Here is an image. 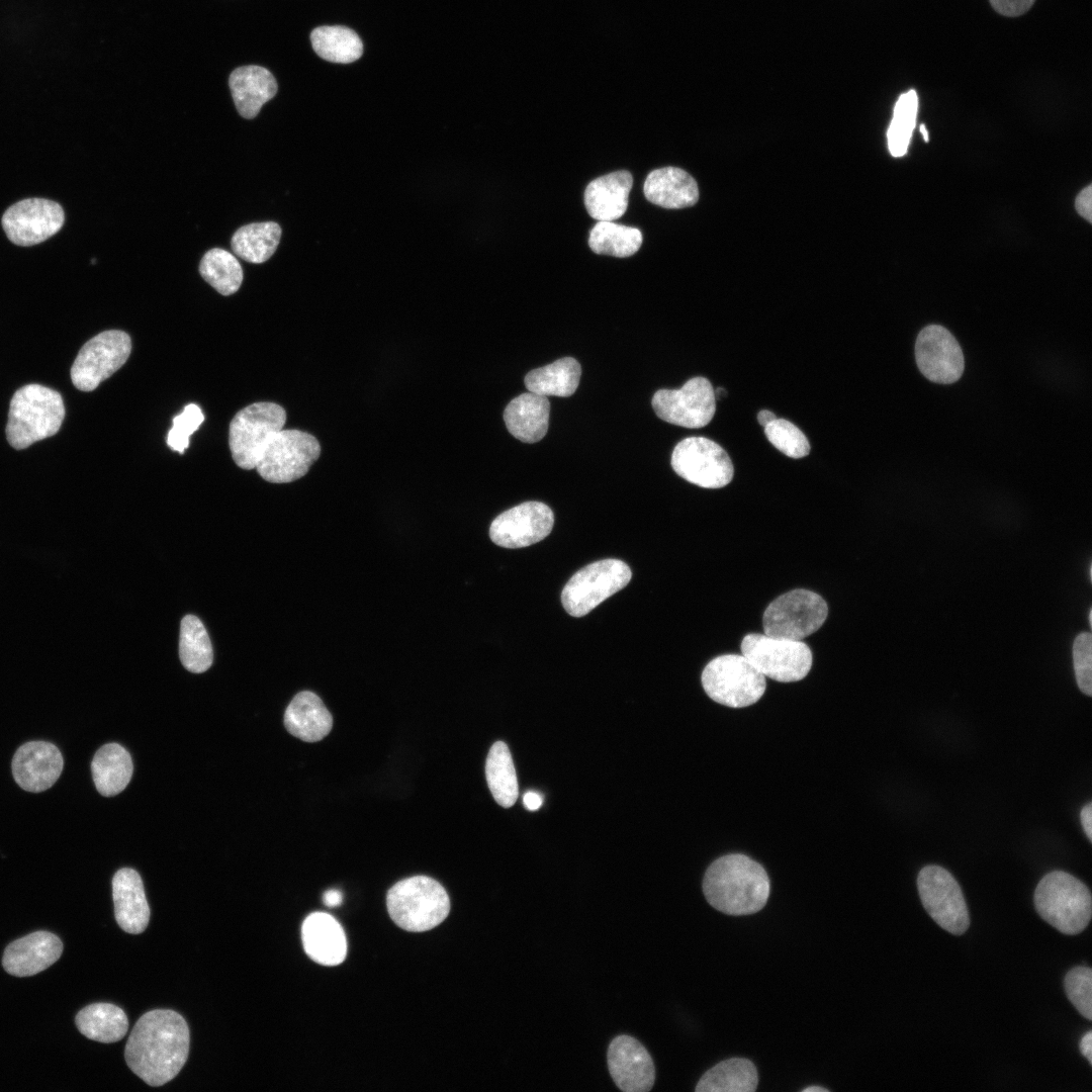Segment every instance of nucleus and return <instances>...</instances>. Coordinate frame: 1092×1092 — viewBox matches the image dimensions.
I'll list each match as a JSON object with an SVG mask.
<instances>
[{"mask_svg": "<svg viewBox=\"0 0 1092 1092\" xmlns=\"http://www.w3.org/2000/svg\"><path fill=\"white\" fill-rule=\"evenodd\" d=\"M324 902L329 907H336L342 903V893L338 890H329L324 894Z\"/></svg>", "mask_w": 1092, "mask_h": 1092, "instance_id": "8fccbe9b", "label": "nucleus"}, {"mask_svg": "<svg viewBox=\"0 0 1092 1092\" xmlns=\"http://www.w3.org/2000/svg\"><path fill=\"white\" fill-rule=\"evenodd\" d=\"M79 1031L100 1042L120 1040L128 1029L124 1011L110 1003H94L78 1012L75 1019Z\"/></svg>", "mask_w": 1092, "mask_h": 1092, "instance_id": "2f4dec72", "label": "nucleus"}, {"mask_svg": "<svg viewBox=\"0 0 1092 1092\" xmlns=\"http://www.w3.org/2000/svg\"><path fill=\"white\" fill-rule=\"evenodd\" d=\"M993 9L1001 15L1016 17L1027 12L1035 0H989Z\"/></svg>", "mask_w": 1092, "mask_h": 1092, "instance_id": "c03bdc74", "label": "nucleus"}, {"mask_svg": "<svg viewBox=\"0 0 1092 1092\" xmlns=\"http://www.w3.org/2000/svg\"><path fill=\"white\" fill-rule=\"evenodd\" d=\"M130 351L131 340L125 332L96 335L83 345L71 367L73 384L82 391L94 390L126 362Z\"/></svg>", "mask_w": 1092, "mask_h": 1092, "instance_id": "ddd939ff", "label": "nucleus"}, {"mask_svg": "<svg viewBox=\"0 0 1092 1092\" xmlns=\"http://www.w3.org/2000/svg\"><path fill=\"white\" fill-rule=\"evenodd\" d=\"M828 607L818 594L797 588L775 599L762 616L764 634L775 638L802 640L825 622Z\"/></svg>", "mask_w": 1092, "mask_h": 1092, "instance_id": "6e6552de", "label": "nucleus"}, {"mask_svg": "<svg viewBox=\"0 0 1092 1092\" xmlns=\"http://www.w3.org/2000/svg\"><path fill=\"white\" fill-rule=\"evenodd\" d=\"M63 765V756L57 746L47 741H30L16 750L12 774L23 790L37 793L57 782Z\"/></svg>", "mask_w": 1092, "mask_h": 1092, "instance_id": "aec40b11", "label": "nucleus"}, {"mask_svg": "<svg viewBox=\"0 0 1092 1092\" xmlns=\"http://www.w3.org/2000/svg\"><path fill=\"white\" fill-rule=\"evenodd\" d=\"M550 403L547 396L526 392L510 401L504 412L508 431L518 440L535 443L548 431Z\"/></svg>", "mask_w": 1092, "mask_h": 1092, "instance_id": "cd10ccee", "label": "nucleus"}, {"mask_svg": "<svg viewBox=\"0 0 1092 1092\" xmlns=\"http://www.w3.org/2000/svg\"><path fill=\"white\" fill-rule=\"evenodd\" d=\"M91 771L97 791L105 797L121 793L128 785L133 764L129 752L117 743H107L95 753Z\"/></svg>", "mask_w": 1092, "mask_h": 1092, "instance_id": "c85d7f7f", "label": "nucleus"}, {"mask_svg": "<svg viewBox=\"0 0 1092 1092\" xmlns=\"http://www.w3.org/2000/svg\"><path fill=\"white\" fill-rule=\"evenodd\" d=\"M581 367L572 357H564L553 363L531 370L525 377L529 391L544 396L567 397L579 384Z\"/></svg>", "mask_w": 1092, "mask_h": 1092, "instance_id": "7c9ffc66", "label": "nucleus"}, {"mask_svg": "<svg viewBox=\"0 0 1092 1092\" xmlns=\"http://www.w3.org/2000/svg\"><path fill=\"white\" fill-rule=\"evenodd\" d=\"M65 418L61 394L40 384H27L13 394L6 438L17 450L57 434Z\"/></svg>", "mask_w": 1092, "mask_h": 1092, "instance_id": "7ed1b4c3", "label": "nucleus"}, {"mask_svg": "<svg viewBox=\"0 0 1092 1092\" xmlns=\"http://www.w3.org/2000/svg\"><path fill=\"white\" fill-rule=\"evenodd\" d=\"M229 86L238 112L247 119L256 117L278 90L272 73L257 65L235 69L229 77Z\"/></svg>", "mask_w": 1092, "mask_h": 1092, "instance_id": "b1692460", "label": "nucleus"}, {"mask_svg": "<svg viewBox=\"0 0 1092 1092\" xmlns=\"http://www.w3.org/2000/svg\"><path fill=\"white\" fill-rule=\"evenodd\" d=\"M112 897L115 919L120 928L131 934L146 930L151 912L142 878L136 871L123 868L115 873Z\"/></svg>", "mask_w": 1092, "mask_h": 1092, "instance_id": "4be33fe9", "label": "nucleus"}, {"mask_svg": "<svg viewBox=\"0 0 1092 1092\" xmlns=\"http://www.w3.org/2000/svg\"><path fill=\"white\" fill-rule=\"evenodd\" d=\"M915 359L922 375L938 384L958 381L965 369L960 344L940 325H929L919 332L915 342Z\"/></svg>", "mask_w": 1092, "mask_h": 1092, "instance_id": "f3484780", "label": "nucleus"}, {"mask_svg": "<svg viewBox=\"0 0 1092 1092\" xmlns=\"http://www.w3.org/2000/svg\"><path fill=\"white\" fill-rule=\"evenodd\" d=\"M675 473L704 488H720L731 482L734 467L727 452L705 437L681 440L671 454Z\"/></svg>", "mask_w": 1092, "mask_h": 1092, "instance_id": "4468645a", "label": "nucleus"}, {"mask_svg": "<svg viewBox=\"0 0 1092 1092\" xmlns=\"http://www.w3.org/2000/svg\"><path fill=\"white\" fill-rule=\"evenodd\" d=\"M1034 905L1044 921L1067 935L1082 932L1091 919L1090 890L1064 871L1051 872L1038 882Z\"/></svg>", "mask_w": 1092, "mask_h": 1092, "instance_id": "20e7f679", "label": "nucleus"}, {"mask_svg": "<svg viewBox=\"0 0 1092 1092\" xmlns=\"http://www.w3.org/2000/svg\"><path fill=\"white\" fill-rule=\"evenodd\" d=\"M1079 1049H1080L1081 1054L1088 1060L1089 1064L1092 1065V1031L1091 1030L1087 1031L1082 1036V1038H1081V1040L1079 1042Z\"/></svg>", "mask_w": 1092, "mask_h": 1092, "instance_id": "09e8293b", "label": "nucleus"}, {"mask_svg": "<svg viewBox=\"0 0 1092 1092\" xmlns=\"http://www.w3.org/2000/svg\"><path fill=\"white\" fill-rule=\"evenodd\" d=\"M179 657L183 666L193 673H202L212 664L211 642L204 625L196 616L186 615L181 621Z\"/></svg>", "mask_w": 1092, "mask_h": 1092, "instance_id": "c9c22d12", "label": "nucleus"}, {"mask_svg": "<svg viewBox=\"0 0 1092 1092\" xmlns=\"http://www.w3.org/2000/svg\"><path fill=\"white\" fill-rule=\"evenodd\" d=\"M918 109V96L914 89L900 95L888 130V145L894 157L903 156L908 149Z\"/></svg>", "mask_w": 1092, "mask_h": 1092, "instance_id": "58836bf2", "label": "nucleus"}, {"mask_svg": "<svg viewBox=\"0 0 1092 1092\" xmlns=\"http://www.w3.org/2000/svg\"><path fill=\"white\" fill-rule=\"evenodd\" d=\"M1092 637L1089 632L1079 634L1073 644L1074 669L1078 687L1087 696L1092 695Z\"/></svg>", "mask_w": 1092, "mask_h": 1092, "instance_id": "37998d69", "label": "nucleus"}, {"mask_svg": "<svg viewBox=\"0 0 1092 1092\" xmlns=\"http://www.w3.org/2000/svg\"><path fill=\"white\" fill-rule=\"evenodd\" d=\"M917 889L924 909L941 928L953 935L967 931L969 910L959 883L948 871L925 866L918 874Z\"/></svg>", "mask_w": 1092, "mask_h": 1092, "instance_id": "f8f14e48", "label": "nucleus"}, {"mask_svg": "<svg viewBox=\"0 0 1092 1092\" xmlns=\"http://www.w3.org/2000/svg\"><path fill=\"white\" fill-rule=\"evenodd\" d=\"M642 239L636 228L602 220L590 230L588 245L596 254L625 258L640 249Z\"/></svg>", "mask_w": 1092, "mask_h": 1092, "instance_id": "e433bc0d", "label": "nucleus"}, {"mask_svg": "<svg viewBox=\"0 0 1092 1092\" xmlns=\"http://www.w3.org/2000/svg\"><path fill=\"white\" fill-rule=\"evenodd\" d=\"M651 403L659 419L688 429L707 426L716 411L715 391L704 377L691 378L679 389H659Z\"/></svg>", "mask_w": 1092, "mask_h": 1092, "instance_id": "2eb2a0df", "label": "nucleus"}, {"mask_svg": "<svg viewBox=\"0 0 1092 1092\" xmlns=\"http://www.w3.org/2000/svg\"><path fill=\"white\" fill-rule=\"evenodd\" d=\"M764 434L779 451L791 458H802L810 452V444L804 433L785 419H776L767 424Z\"/></svg>", "mask_w": 1092, "mask_h": 1092, "instance_id": "ea45409f", "label": "nucleus"}, {"mask_svg": "<svg viewBox=\"0 0 1092 1092\" xmlns=\"http://www.w3.org/2000/svg\"><path fill=\"white\" fill-rule=\"evenodd\" d=\"M920 132H921V133L923 134V139H924V141H925V142H928V133H927V130H926V128H925V125H924V124H921V125H920Z\"/></svg>", "mask_w": 1092, "mask_h": 1092, "instance_id": "864d4df0", "label": "nucleus"}, {"mask_svg": "<svg viewBox=\"0 0 1092 1092\" xmlns=\"http://www.w3.org/2000/svg\"><path fill=\"white\" fill-rule=\"evenodd\" d=\"M204 420L201 408L190 403L183 412L173 419V426L167 437V444L173 450L183 453L189 446L190 436L199 428Z\"/></svg>", "mask_w": 1092, "mask_h": 1092, "instance_id": "79ce46f5", "label": "nucleus"}, {"mask_svg": "<svg viewBox=\"0 0 1092 1092\" xmlns=\"http://www.w3.org/2000/svg\"><path fill=\"white\" fill-rule=\"evenodd\" d=\"M742 654L764 676L780 682L803 679L812 666V652L802 640L750 633L741 642Z\"/></svg>", "mask_w": 1092, "mask_h": 1092, "instance_id": "1a4fd4ad", "label": "nucleus"}, {"mask_svg": "<svg viewBox=\"0 0 1092 1092\" xmlns=\"http://www.w3.org/2000/svg\"><path fill=\"white\" fill-rule=\"evenodd\" d=\"M280 238L281 228L278 223L254 222L241 226L232 237L231 246L241 259L260 264L275 253Z\"/></svg>", "mask_w": 1092, "mask_h": 1092, "instance_id": "72a5a7b5", "label": "nucleus"}, {"mask_svg": "<svg viewBox=\"0 0 1092 1092\" xmlns=\"http://www.w3.org/2000/svg\"><path fill=\"white\" fill-rule=\"evenodd\" d=\"M644 195L651 203L664 208H685L696 204L699 189L685 170L665 167L650 172L644 182Z\"/></svg>", "mask_w": 1092, "mask_h": 1092, "instance_id": "bb28decb", "label": "nucleus"}, {"mask_svg": "<svg viewBox=\"0 0 1092 1092\" xmlns=\"http://www.w3.org/2000/svg\"><path fill=\"white\" fill-rule=\"evenodd\" d=\"M62 951L63 943L57 935L48 931H35L8 944L2 965L10 975L33 976L56 963Z\"/></svg>", "mask_w": 1092, "mask_h": 1092, "instance_id": "412c9836", "label": "nucleus"}, {"mask_svg": "<svg viewBox=\"0 0 1092 1092\" xmlns=\"http://www.w3.org/2000/svg\"><path fill=\"white\" fill-rule=\"evenodd\" d=\"M758 1084L757 1070L747 1059L724 1060L709 1069L699 1080L697 1092H754Z\"/></svg>", "mask_w": 1092, "mask_h": 1092, "instance_id": "c756f323", "label": "nucleus"}, {"mask_svg": "<svg viewBox=\"0 0 1092 1092\" xmlns=\"http://www.w3.org/2000/svg\"><path fill=\"white\" fill-rule=\"evenodd\" d=\"M189 1029L177 1012L157 1009L145 1013L132 1028L124 1057L129 1069L151 1086L172 1080L186 1063Z\"/></svg>", "mask_w": 1092, "mask_h": 1092, "instance_id": "f257e3e1", "label": "nucleus"}, {"mask_svg": "<svg viewBox=\"0 0 1092 1092\" xmlns=\"http://www.w3.org/2000/svg\"><path fill=\"white\" fill-rule=\"evenodd\" d=\"M202 278L222 295L238 291L243 281V269L229 251L214 248L207 251L199 264Z\"/></svg>", "mask_w": 1092, "mask_h": 1092, "instance_id": "4c0bfd02", "label": "nucleus"}, {"mask_svg": "<svg viewBox=\"0 0 1092 1092\" xmlns=\"http://www.w3.org/2000/svg\"><path fill=\"white\" fill-rule=\"evenodd\" d=\"M287 731L305 742H316L332 730L333 717L321 698L310 691L294 696L284 714Z\"/></svg>", "mask_w": 1092, "mask_h": 1092, "instance_id": "a878e982", "label": "nucleus"}, {"mask_svg": "<svg viewBox=\"0 0 1092 1092\" xmlns=\"http://www.w3.org/2000/svg\"><path fill=\"white\" fill-rule=\"evenodd\" d=\"M802 1091L803 1092H813V1091H817V1092L818 1091H823V1092L825 1091V1092H827L828 1090L826 1088H824V1087H821V1086H810V1087H806Z\"/></svg>", "mask_w": 1092, "mask_h": 1092, "instance_id": "603ef678", "label": "nucleus"}, {"mask_svg": "<svg viewBox=\"0 0 1092 1092\" xmlns=\"http://www.w3.org/2000/svg\"><path fill=\"white\" fill-rule=\"evenodd\" d=\"M301 938L305 952L317 964L337 966L346 958L345 932L330 914L315 912L307 916L302 923Z\"/></svg>", "mask_w": 1092, "mask_h": 1092, "instance_id": "5701e85b", "label": "nucleus"}, {"mask_svg": "<svg viewBox=\"0 0 1092 1092\" xmlns=\"http://www.w3.org/2000/svg\"><path fill=\"white\" fill-rule=\"evenodd\" d=\"M554 524L552 510L541 502H526L505 511L490 525L491 541L505 548H522L547 537Z\"/></svg>", "mask_w": 1092, "mask_h": 1092, "instance_id": "a211bd4d", "label": "nucleus"}, {"mask_svg": "<svg viewBox=\"0 0 1092 1092\" xmlns=\"http://www.w3.org/2000/svg\"><path fill=\"white\" fill-rule=\"evenodd\" d=\"M523 802L528 810L536 811L541 807L543 803V798L537 792L529 791L525 793L523 797Z\"/></svg>", "mask_w": 1092, "mask_h": 1092, "instance_id": "de8ad7c7", "label": "nucleus"}, {"mask_svg": "<svg viewBox=\"0 0 1092 1092\" xmlns=\"http://www.w3.org/2000/svg\"><path fill=\"white\" fill-rule=\"evenodd\" d=\"M610 1075L625 1092L649 1091L655 1080L653 1061L644 1045L630 1035L615 1037L607 1054Z\"/></svg>", "mask_w": 1092, "mask_h": 1092, "instance_id": "6ab92c4d", "label": "nucleus"}, {"mask_svg": "<svg viewBox=\"0 0 1092 1092\" xmlns=\"http://www.w3.org/2000/svg\"><path fill=\"white\" fill-rule=\"evenodd\" d=\"M769 892V879L764 868L741 853L715 859L703 879L707 902L716 910L733 916L760 911Z\"/></svg>", "mask_w": 1092, "mask_h": 1092, "instance_id": "f03ea898", "label": "nucleus"}, {"mask_svg": "<svg viewBox=\"0 0 1092 1092\" xmlns=\"http://www.w3.org/2000/svg\"><path fill=\"white\" fill-rule=\"evenodd\" d=\"M1091 188H1092L1091 185L1084 188L1079 193V195H1078V197L1076 199V203H1075L1076 210L1078 211V213L1081 216H1083L1084 218H1086L1088 221H1091V217H1092V215H1091V212H1092Z\"/></svg>", "mask_w": 1092, "mask_h": 1092, "instance_id": "a18cd8bd", "label": "nucleus"}, {"mask_svg": "<svg viewBox=\"0 0 1092 1092\" xmlns=\"http://www.w3.org/2000/svg\"><path fill=\"white\" fill-rule=\"evenodd\" d=\"M286 413L274 402H255L236 414L230 424L229 444L235 463L254 469L259 455L276 432L283 429Z\"/></svg>", "mask_w": 1092, "mask_h": 1092, "instance_id": "9b49d317", "label": "nucleus"}, {"mask_svg": "<svg viewBox=\"0 0 1092 1092\" xmlns=\"http://www.w3.org/2000/svg\"><path fill=\"white\" fill-rule=\"evenodd\" d=\"M701 679L709 698L730 708L756 703L766 688L765 676L743 654L715 657L703 669Z\"/></svg>", "mask_w": 1092, "mask_h": 1092, "instance_id": "423d86ee", "label": "nucleus"}, {"mask_svg": "<svg viewBox=\"0 0 1092 1092\" xmlns=\"http://www.w3.org/2000/svg\"><path fill=\"white\" fill-rule=\"evenodd\" d=\"M320 454L321 445L312 435L281 429L263 447L255 469L269 482L287 483L305 475Z\"/></svg>", "mask_w": 1092, "mask_h": 1092, "instance_id": "0eeeda50", "label": "nucleus"}, {"mask_svg": "<svg viewBox=\"0 0 1092 1092\" xmlns=\"http://www.w3.org/2000/svg\"><path fill=\"white\" fill-rule=\"evenodd\" d=\"M485 777L495 802L504 808L512 807L518 799L519 788L513 758L505 742L496 741L491 745Z\"/></svg>", "mask_w": 1092, "mask_h": 1092, "instance_id": "f704fd0d", "label": "nucleus"}, {"mask_svg": "<svg viewBox=\"0 0 1092 1092\" xmlns=\"http://www.w3.org/2000/svg\"><path fill=\"white\" fill-rule=\"evenodd\" d=\"M633 184L630 172L621 170L593 180L584 190V205L588 214L599 221H613L628 207Z\"/></svg>", "mask_w": 1092, "mask_h": 1092, "instance_id": "393cba45", "label": "nucleus"}, {"mask_svg": "<svg viewBox=\"0 0 1092 1092\" xmlns=\"http://www.w3.org/2000/svg\"><path fill=\"white\" fill-rule=\"evenodd\" d=\"M776 419H777L776 415H775L774 413L769 412V411H766V410L760 411V412L758 413V415H757V420H758V423H759V424H760V425H761V426H762L763 428H764V427H765V426H766L767 424H769L770 422H772V421H774V420H776Z\"/></svg>", "mask_w": 1092, "mask_h": 1092, "instance_id": "3c124183", "label": "nucleus"}, {"mask_svg": "<svg viewBox=\"0 0 1092 1092\" xmlns=\"http://www.w3.org/2000/svg\"><path fill=\"white\" fill-rule=\"evenodd\" d=\"M1064 987L1068 999L1078 1012L1088 1020L1092 1019V970L1078 966L1065 976Z\"/></svg>", "mask_w": 1092, "mask_h": 1092, "instance_id": "a19ab883", "label": "nucleus"}, {"mask_svg": "<svg viewBox=\"0 0 1092 1092\" xmlns=\"http://www.w3.org/2000/svg\"><path fill=\"white\" fill-rule=\"evenodd\" d=\"M631 577V569L622 560L593 562L567 581L561 593L562 606L569 615L582 617L625 587Z\"/></svg>", "mask_w": 1092, "mask_h": 1092, "instance_id": "9d476101", "label": "nucleus"}, {"mask_svg": "<svg viewBox=\"0 0 1092 1092\" xmlns=\"http://www.w3.org/2000/svg\"><path fill=\"white\" fill-rule=\"evenodd\" d=\"M314 53L325 61L350 64L363 54V42L351 28L343 25H323L309 35Z\"/></svg>", "mask_w": 1092, "mask_h": 1092, "instance_id": "473e14b6", "label": "nucleus"}, {"mask_svg": "<svg viewBox=\"0 0 1092 1092\" xmlns=\"http://www.w3.org/2000/svg\"><path fill=\"white\" fill-rule=\"evenodd\" d=\"M1088 618H1089L1090 625H1092V612H1091V610L1089 612V617Z\"/></svg>", "mask_w": 1092, "mask_h": 1092, "instance_id": "5fc2aeb1", "label": "nucleus"}, {"mask_svg": "<svg viewBox=\"0 0 1092 1092\" xmlns=\"http://www.w3.org/2000/svg\"><path fill=\"white\" fill-rule=\"evenodd\" d=\"M64 221L63 207L44 198L20 200L8 207L1 219L7 238L22 247L33 246L53 237L62 229Z\"/></svg>", "mask_w": 1092, "mask_h": 1092, "instance_id": "dca6fc26", "label": "nucleus"}, {"mask_svg": "<svg viewBox=\"0 0 1092 1092\" xmlns=\"http://www.w3.org/2000/svg\"><path fill=\"white\" fill-rule=\"evenodd\" d=\"M1080 821H1081V824H1082V827H1083V830H1084L1086 836L1091 841L1092 840V803L1091 802L1087 803L1081 809Z\"/></svg>", "mask_w": 1092, "mask_h": 1092, "instance_id": "49530a36", "label": "nucleus"}, {"mask_svg": "<svg viewBox=\"0 0 1092 1092\" xmlns=\"http://www.w3.org/2000/svg\"><path fill=\"white\" fill-rule=\"evenodd\" d=\"M386 904L394 923L413 932L436 927L450 911L447 892L439 882L427 876L397 882L388 890Z\"/></svg>", "mask_w": 1092, "mask_h": 1092, "instance_id": "39448f33", "label": "nucleus"}]
</instances>
